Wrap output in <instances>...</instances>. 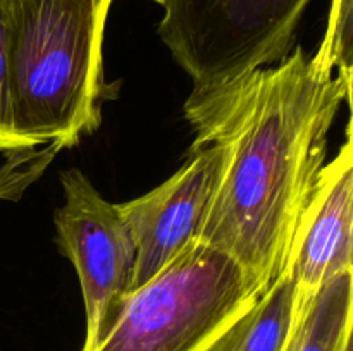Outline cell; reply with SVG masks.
Listing matches in <instances>:
<instances>
[{"label": "cell", "instance_id": "cell-1", "mask_svg": "<svg viewBox=\"0 0 353 351\" xmlns=\"http://www.w3.org/2000/svg\"><path fill=\"white\" fill-rule=\"evenodd\" d=\"M352 85L326 50L293 48L248 78L221 116L196 134H223L226 167L199 243L233 258L261 291L285 268L300 215L326 164L330 129Z\"/></svg>", "mask_w": 353, "mask_h": 351}, {"label": "cell", "instance_id": "cell-2", "mask_svg": "<svg viewBox=\"0 0 353 351\" xmlns=\"http://www.w3.org/2000/svg\"><path fill=\"white\" fill-rule=\"evenodd\" d=\"M12 124L24 148L72 147L100 124L112 0H0Z\"/></svg>", "mask_w": 353, "mask_h": 351}, {"label": "cell", "instance_id": "cell-3", "mask_svg": "<svg viewBox=\"0 0 353 351\" xmlns=\"http://www.w3.org/2000/svg\"><path fill=\"white\" fill-rule=\"evenodd\" d=\"M159 36L192 79L185 112L203 133L261 69L288 57L312 0H157Z\"/></svg>", "mask_w": 353, "mask_h": 351}, {"label": "cell", "instance_id": "cell-4", "mask_svg": "<svg viewBox=\"0 0 353 351\" xmlns=\"http://www.w3.org/2000/svg\"><path fill=\"white\" fill-rule=\"evenodd\" d=\"M262 292L233 258L196 243L131 291L81 351H209Z\"/></svg>", "mask_w": 353, "mask_h": 351}, {"label": "cell", "instance_id": "cell-5", "mask_svg": "<svg viewBox=\"0 0 353 351\" xmlns=\"http://www.w3.org/2000/svg\"><path fill=\"white\" fill-rule=\"evenodd\" d=\"M61 182L64 203L55 213V227L61 251L81 282L86 310L83 350H88L133 291L137 246L117 203L107 202L79 169L62 172Z\"/></svg>", "mask_w": 353, "mask_h": 351}, {"label": "cell", "instance_id": "cell-6", "mask_svg": "<svg viewBox=\"0 0 353 351\" xmlns=\"http://www.w3.org/2000/svg\"><path fill=\"white\" fill-rule=\"evenodd\" d=\"M230 143L214 134L193 143L188 160L147 195L117 203L137 246L133 291L199 243L226 167Z\"/></svg>", "mask_w": 353, "mask_h": 351}, {"label": "cell", "instance_id": "cell-7", "mask_svg": "<svg viewBox=\"0 0 353 351\" xmlns=\"http://www.w3.org/2000/svg\"><path fill=\"white\" fill-rule=\"evenodd\" d=\"M352 124L340 153L323 165L293 233L285 268L295 288L296 312L324 282L353 272Z\"/></svg>", "mask_w": 353, "mask_h": 351}, {"label": "cell", "instance_id": "cell-8", "mask_svg": "<svg viewBox=\"0 0 353 351\" xmlns=\"http://www.w3.org/2000/svg\"><path fill=\"white\" fill-rule=\"evenodd\" d=\"M353 272L336 275L296 312L283 351H353Z\"/></svg>", "mask_w": 353, "mask_h": 351}, {"label": "cell", "instance_id": "cell-9", "mask_svg": "<svg viewBox=\"0 0 353 351\" xmlns=\"http://www.w3.org/2000/svg\"><path fill=\"white\" fill-rule=\"evenodd\" d=\"M295 317V288L288 272L281 270L209 351H283Z\"/></svg>", "mask_w": 353, "mask_h": 351}, {"label": "cell", "instance_id": "cell-10", "mask_svg": "<svg viewBox=\"0 0 353 351\" xmlns=\"http://www.w3.org/2000/svg\"><path fill=\"white\" fill-rule=\"evenodd\" d=\"M321 47L326 50L336 74L352 85L353 67V0H331L327 26Z\"/></svg>", "mask_w": 353, "mask_h": 351}, {"label": "cell", "instance_id": "cell-11", "mask_svg": "<svg viewBox=\"0 0 353 351\" xmlns=\"http://www.w3.org/2000/svg\"><path fill=\"white\" fill-rule=\"evenodd\" d=\"M0 151L3 153H23L26 151L23 141L17 138L12 124L10 109L9 79L6 64V31H3V12L0 3Z\"/></svg>", "mask_w": 353, "mask_h": 351}, {"label": "cell", "instance_id": "cell-12", "mask_svg": "<svg viewBox=\"0 0 353 351\" xmlns=\"http://www.w3.org/2000/svg\"><path fill=\"white\" fill-rule=\"evenodd\" d=\"M152 2H157V0H152Z\"/></svg>", "mask_w": 353, "mask_h": 351}]
</instances>
